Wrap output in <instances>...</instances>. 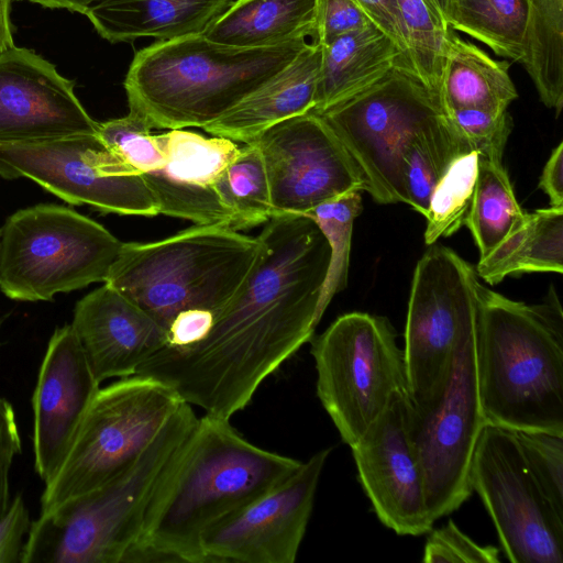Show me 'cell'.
Segmentation results:
<instances>
[{
  "label": "cell",
  "mask_w": 563,
  "mask_h": 563,
  "mask_svg": "<svg viewBox=\"0 0 563 563\" xmlns=\"http://www.w3.org/2000/svg\"><path fill=\"white\" fill-rule=\"evenodd\" d=\"M475 357L485 424L563 437V316L481 285Z\"/></svg>",
  "instance_id": "cell-3"
},
{
  "label": "cell",
  "mask_w": 563,
  "mask_h": 563,
  "mask_svg": "<svg viewBox=\"0 0 563 563\" xmlns=\"http://www.w3.org/2000/svg\"><path fill=\"white\" fill-rule=\"evenodd\" d=\"M263 250L260 236L227 225L196 224L161 241L122 243L104 284L167 331L185 310H210L217 317L241 289Z\"/></svg>",
  "instance_id": "cell-6"
},
{
  "label": "cell",
  "mask_w": 563,
  "mask_h": 563,
  "mask_svg": "<svg viewBox=\"0 0 563 563\" xmlns=\"http://www.w3.org/2000/svg\"><path fill=\"white\" fill-rule=\"evenodd\" d=\"M0 176L33 180L74 206L123 216L159 214L143 175L112 154L97 134L1 145Z\"/></svg>",
  "instance_id": "cell-14"
},
{
  "label": "cell",
  "mask_w": 563,
  "mask_h": 563,
  "mask_svg": "<svg viewBox=\"0 0 563 563\" xmlns=\"http://www.w3.org/2000/svg\"><path fill=\"white\" fill-rule=\"evenodd\" d=\"M10 4L11 0H0V53L14 47Z\"/></svg>",
  "instance_id": "cell-46"
},
{
  "label": "cell",
  "mask_w": 563,
  "mask_h": 563,
  "mask_svg": "<svg viewBox=\"0 0 563 563\" xmlns=\"http://www.w3.org/2000/svg\"><path fill=\"white\" fill-rule=\"evenodd\" d=\"M361 211V191L355 190L303 213L316 222L330 246V263L317 309L318 321L332 298L347 285L353 223Z\"/></svg>",
  "instance_id": "cell-34"
},
{
  "label": "cell",
  "mask_w": 563,
  "mask_h": 563,
  "mask_svg": "<svg viewBox=\"0 0 563 563\" xmlns=\"http://www.w3.org/2000/svg\"><path fill=\"white\" fill-rule=\"evenodd\" d=\"M357 1L367 11L375 24L396 42L404 55L407 68L411 70L407 56L405 30L398 12L396 0Z\"/></svg>",
  "instance_id": "cell-44"
},
{
  "label": "cell",
  "mask_w": 563,
  "mask_h": 563,
  "mask_svg": "<svg viewBox=\"0 0 563 563\" xmlns=\"http://www.w3.org/2000/svg\"><path fill=\"white\" fill-rule=\"evenodd\" d=\"M252 142L264 159L274 216L303 214L328 200L365 190L361 169L312 111L269 128Z\"/></svg>",
  "instance_id": "cell-15"
},
{
  "label": "cell",
  "mask_w": 563,
  "mask_h": 563,
  "mask_svg": "<svg viewBox=\"0 0 563 563\" xmlns=\"http://www.w3.org/2000/svg\"><path fill=\"white\" fill-rule=\"evenodd\" d=\"M70 325L100 384L135 375L167 344V331L151 314L104 283L77 301Z\"/></svg>",
  "instance_id": "cell-21"
},
{
  "label": "cell",
  "mask_w": 563,
  "mask_h": 563,
  "mask_svg": "<svg viewBox=\"0 0 563 563\" xmlns=\"http://www.w3.org/2000/svg\"><path fill=\"white\" fill-rule=\"evenodd\" d=\"M405 30L411 70L438 96L450 35L453 30L427 0H396Z\"/></svg>",
  "instance_id": "cell-33"
},
{
  "label": "cell",
  "mask_w": 563,
  "mask_h": 563,
  "mask_svg": "<svg viewBox=\"0 0 563 563\" xmlns=\"http://www.w3.org/2000/svg\"><path fill=\"white\" fill-rule=\"evenodd\" d=\"M300 464L251 443L230 420L205 413L153 499L128 563H205L202 536Z\"/></svg>",
  "instance_id": "cell-2"
},
{
  "label": "cell",
  "mask_w": 563,
  "mask_h": 563,
  "mask_svg": "<svg viewBox=\"0 0 563 563\" xmlns=\"http://www.w3.org/2000/svg\"><path fill=\"white\" fill-rule=\"evenodd\" d=\"M503 162L478 156L473 198L464 220L479 251L487 256L526 219Z\"/></svg>",
  "instance_id": "cell-30"
},
{
  "label": "cell",
  "mask_w": 563,
  "mask_h": 563,
  "mask_svg": "<svg viewBox=\"0 0 563 563\" xmlns=\"http://www.w3.org/2000/svg\"><path fill=\"white\" fill-rule=\"evenodd\" d=\"M99 389L71 325L56 328L32 397L34 468L44 484L63 465Z\"/></svg>",
  "instance_id": "cell-19"
},
{
  "label": "cell",
  "mask_w": 563,
  "mask_h": 563,
  "mask_svg": "<svg viewBox=\"0 0 563 563\" xmlns=\"http://www.w3.org/2000/svg\"><path fill=\"white\" fill-rule=\"evenodd\" d=\"M512 432L543 494L563 515V437L542 431Z\"/></svg>",
  "instance_id": "cell-37"
},
{
  "label": "cell",
  "mask_w": 563,
  "mask_h": 563,
  "mask_svg": "<svg viewBox=\"0 0 563 563\" xmlns=\"http://www.w3.org/2000/svg\"><path fill=\"white\" fill-rule=\"evenodd\" d=\"M444 114L454 131L478 156L503 162L504 150L512 129L508 111L460 109Z\"/></svg>",
  "instance_id": "cell-38"
},
{
  "label": "cell",
  "mask_w": 563,
  "mask_h": 563,
  "mask_svg": "<svg viewBox=\"0 0 563 563\" xmlns=\"http://www.w3.org/2000/svg\"><path fill=\"white\" fill-rule=\"evenodd\" d=\"M122 243L77 211L41 203L11 214L0 230V290L20 301L104 283Z\"/></svg>",
  "instance_id": "cell-7"
},
{
  "label": "cell",
  "mask_w": 563,
  "mask_h": 563,
  "mask_svg": "<svg viewBox=\"0 0 563 563\" xmlns=\"http://www.w3.org/2000/svg\"><path fill=\"white\" fill-rule=\"evenodd\" d=\"M233 0H99L88 16L99 35L111 43L141 37L169 41L203 34Z\"/></svg>",
  "instance_id": "cell-23"
},
{
  "label": "cell",
  "mask_w": 563,
  "mask_h": 563,
  "mask_svg": "<svg viewBox=\"0 0 563 563\" xmlns=\"http://www.w3.org/2000/svg\"><path fill=\"white\" fill-rule=\"evenodd\" d=\"M448 25L488 46L497 56L522 63L526 55L527 0H450Z\"/></svg>",
  "instance_id": "cell-29"
},
{
  "label": "cell",
  "mask_w": 563,
  "mask_h": 563,
  "mask_svg": "<svg viewBox=\"0 0 563 563\" xmlns=\"http://www.w3.org/2000/svg\"><path fill=\"white\" fill-rule=\"evenodd\" d=\"M317 114L361 169L365 191L380 205L402 202L401 152L418 133L445 118L438 96L399 65L367 89Z\"/></svg>",
  "instance_id": "cell-10"
},
{
  "label": "cell",
  "mask_w": 563,
  "mask_h": 563,
  "mask_svg": "<svg viewBox=\"0 0 563 563\" xmlns=\"http://www.w3.org/2000/svg\"><path fill=\"white\" fill-rule=\"evenodd\" d=\"M509 68L508 60L492 58L453 31L438 88L443 112L460 109L507 111L518 98Z\"/></svg>",
  "instance_id": "cell-25"
},
{
  "label": "cell",
  "mask_w": 563,
  "mask_h": 563,
  "mask_svg": "<svg viewBox=\"0 0 563 563\" xmlns=\"http://www.w3.org/2000/svg\"><path fill=\"white\" fill-rule=\"evenodd\" d=\"M563 271V207L527 213L523 223L487 256L476 274L489 285L523 273Z\"/></svg>",
  "instance_id": "cell-27"
},
{
  "label": "cell",
  "mask_w": 563,
  "mask_h": 563,
  "mask_svg": "<svg viewBox=\"0 0 563 563\" xmlns=\"http://www.w3.org/2000/svg\"><path fill=\"white\" fill-rule=\"evenodd\" d=\"M317 0H235L205 31L221 44L266 47L311 36Z\"/></svg>",
  "instance_id": "cell-26"
},
{
  "label": "cell",
  "mask_w": 563,
  "mask_h": 563,
  "mask_svg": "<svg viewBox=\"0 0 563 563\" xmlns=\"http://www.w3.org/2000/svg\"><path fill=\"white\" fill-rule=\"evenodd\" d=\"M481 285L475 268L446 246L432 245L418 261L402 350L412 405L443 389L460 341L476 325Z\"/></svg>",
  "instance_id": "cell-11"
},
{
  "label": "cell",
  "mask_w": 563,
  "mask_h": 563,
  "mask_svg": "<svg viewBox=\"0 0 563 563\" xmlns=\"http://www.w3.org/2000/svg\"><path fill=\"white\" fill-rule=\"evenodd\" d=\"M38 3L45 8L66 9L74 12L86 14L91 5L99 0H27Z\"/></svg>",
  "instance_id": "cell-47"
},
{
  "label": "cell",
  "mask_w": 563,
  "mask_h": 563,
  "mask_svg": "<svg viewBox=\"0 0 563 563\" xmlns=\"http://www.w3.org/2000/svg\"><path fill=\"white\" fill-rule=\"evenodd\" d=\"M441 18L446 22L450 0H427ZM448 24V23H446Z\"/></svg>",
  "instance_id": "cell-48"
},
{
  "label": "cell",
  "mask_w": 563,
  "mask_h": 563,
  "mask_svg": "<svg viewBox=\"0 0 563 563\" xmlns=\"http://www.w3.org/2000/svg\"><path fill=\"white\" fill-rule=\"evenodd\" d=\"M539 188L549 197L551 207H563V143L561 142L547 161Z\"/></svg>",
  "instance_id": "cell-45"
},
{
  "label": "cell",
  "mask_w": 563,
  "mask_h": 563,
  "mask_svg": "<svg viewBox=\"0 0 563 563\" xmlns=\"http://www.w3.org/2000/svg\"><path fill=\"white\" fill-rule=\"evenodd\" d=\"M74 87L31 49L14 46L0 53V146L96 135L99 123Z\"/></svg>",
  "instance_id": "cell-18"
},
{
  "label": "cell",
  "mask_w": 563,
  "mask_h": 563,
  "mask_svg": "<svg viewBox=\"0 0 563 563\" xmlns=\"http://www.w3.org/2000/svg\"><path fill=\"white\" fill-rule=\"evenodd\" d=\"M197 421L184 401L125 471L40 515L32 521L22 563H128L147 510Z\"/></svg>",
  "instance_id": "cell-5"
},
{
  "label": "cell",
  "mask_w": 563,
  "mask_h": 563,
  "mask_svg": "<svg viewBox=\"0 0 563 563\" xmlns=\"http://www.w3.org/2000/svg\"><path fill=\"white\" fill-rule=\"evenodd\" d=\"M4 319H5V317H3L2 319H0V327H1V324H2V322H3V320H4Z\"/></svg>",
  "instance_id": "cell-49"
},
{
  "label": "cell",
  "mask_w": 563,
  "mask_h": 563,
  "mask_svg": "<svg viewBox=\"0 0 563 563\" xmlns=\"http://www.w3.org/2000/svg\"><path fill=\"white\" fill-rule=\"evenodd\" d=\"M476 325L460 341L441 393L424 405L409 399L408 427L421 463L433 521L465 503L474 449L485 426L477 389Z\"/></svg>",
  "instance_id": "cell-12"
},
{
  "label": "cell",
  "mask_w": 563,
  "mask_h": 563,
  "mask_svg": "<svg viewBox=\"0 0 563 563\" xmlns=\"http://www.w3.org/2000/svg\"><path fill=\"white\" fill-rule=\"evenodd\" d=\"M529 25L522 65L542 103L563 108V0H527Z\"/></svg>",
  "instance_id": "cell-31"
},
{
  "label": "cell",
  "mask_w": 563,
  "mask_h": 563,
  "mask_svg": "<svg viewBox=\"0 0 563 563\" xmlns=\"http://www.w3.org/2000/svg\"><path fill=\"white\" fill-rule=\"evenodd\" d=\"M258 236L264 243L260 258L207 336L185 347L164 346L135 374L227 420L312 340L330 263L325 236L305 214L273 216Z\"/></svg>",
  "instance_id": "cell-1"
},
{
  "label": "cell",
  "mask_w": 563,
  "mask_h": 563,
  "mask_svg": "<svg viewBox=\"0 0 563 563\" xmlns=\"http://www.w3.org/2000/svg\"><path fill=\"white\" fill-rule=\"evenodd\" d=\"M385 317L350 312L311 341L317 395L352 448L399 395H409L404 351Z\"/></svg>",
  "instance_id": "cell-9"
},
{
  "label": "cell",
  "mask_w": 563,
  "mask_h": 563,
  "mask_svg": "<svg viewBox=\"0 0 563 563\" xmlns=\"http://www.w3.org/2000/svg\"><path fill=\"white\" fill-rule=\"evenodd\" d=\"M216 313L205 309H189L179 312L167 329V344L185 347L202 341L210 332Z\"/></svg>",
  "instance_id": "cell-43"
},
{
  "label": "cell",
  "mask_w": 563,
  "mask_h": 563,
  "mask_svg": "<svg viewBox=\"0 0 563 563\" xmlns=\"http://www.w3.org/2000/svg\"><path fill=\"white\" fill-rule=\"evenodd\" d=\"M306 38L266 47L194 34L135 53L124 79L129 112L151 129L203 128L284 70Z\"/></svg>",
  "instance_id": "cell-4"
},
{
  "label": "cell",
  "mask_w": 563,
  "mask_h": 563,
  "mask_svg": "<svg viewBox=\"0 0 563 563\" xmlns=\"http://www.w3.org/2000/svg\"><path fill=\"white\" fill-rule=\"evenodd\" d=\"M472 152L446 117L418 133L399 157L398 177L402 202L421 213L429 211L432 192L451 163Z\"/></svg>",
  "instance_id": "cell-28"
},
{
  "label": "cell",
  "mask_w": 563,
  "mask_h": 563,
  "mask_svg": "<svg viewBox=\"0 0 563 563\" xmlns=\"http://www.w3.org/2000/svg\"><path fill=\"white\" fill-rule=\"evenodd\" d=\"M158 136L165 164L143 177L159 213L198 225L219 224L233 229V218L220 202L216 184L240 146L225 137H207L183 129Z\"/></svg>",
  "instance_id": "cell-20"
},
{
  "label": "cell",
  "mask_w": 563,
  "mask_h": 563,
  "mask_svg": "<svg viewBox=\"0 0 563 563\" xmlns=\"http://www.w3.org/2000/svg\"><path fill=\"white\" fill-rule=\"evenodd\" d=\"M422 561L498 563L500 559L498 548L476 543L462 532L453 520H449L443 527L429 532Z\"/></svg>",
  "instance_id": "cell-39"
},
{
  "label": "cell",
  "mask_w": 563,
  "mask_h": 563,
  "mask_svg": "<svg viewBox=\"0 0 563 563\" xmlns=\"http://www.w3.org/2000/svg\"><path fill=\"white\" fill-rule=\"evenodd\" d=\"M137 115L99 123L97 136L103 145L134 172L144 175L165 164V153L158 134Z\"/></svg>",
  "instance_id": "cell-36"
},
{
  "label": "cell",
  "mask_w": 563,
  "mask_h": 563,
  "mask_svg": "<svg viewBox=\"0 0 563 563\" xmlns=\"http://www.w3.org/2000/svg\"><path fill=\"white\" fill-rule=\"evenodd\" d=\"M512 563H563V515L531 474L512 431L485 424L470 471Z\"/></svg>",
  "instance_id": "cell-13"
},
{
  "label": "cell",
  "mask_w": 563,
  "mask_h": 563,
  "mask_svg": "<svg viewBox=\"0 0 563 563\" xmlns=\"http://www.w3.org/2000/svg\"><path fill=\"white\" fill-rule=\"evenodd\" d=\"M216 191L233 218L234 230L265 223L274 216L264 159L254 142L240 147L219 176Z\"/></svg>",
  "instance_id": "cell-32"
},
{
  "label": "cell",
  "mask_w": 563,
  "mask_h": 563,
  "mask_svg": "<svg viewBox=\"0 0 563 563\" xmlns=\"http://www.w3.org/2000/svg\"><path fill=\"white\" fill-rule=\"evenodd\" d=\"M375 23L357 0H317L312 43L325 45Z\"/></svg>",
  "instance_id": "cell-40"
},
{
  "label": "cell",
  "mask_w": 563,
  "mask_h": 563,
  "mask_svg": "<svg viewBox=\"0 0 563 563\" xmlns=\"http://www.w3.org/2000/svg\"><path fill=\"white\" fill-rule=\"evenodd\" d=\"M22 452L16 416L11 402L0 395V519L11 504L10 474L14 459Z\"/></svg>",
  "instance_id": "cell-41"
},
{
  "label": "cell",
  "mask_w": 563,
  "mask_h": 563,
  "mask_svg": "<svg viewBox=\"0 0 563 563\" xmlns=\"http://www.w3.org/2000/svg\"><path fill=\"white\" fill-rule=\"evenodd\" d=\"M321 46L307 44L279 74L202 129L243 144L269 128L313 109Z\"/></svg>",
  "instance_id": "cell-22"
},
{
  "label": "cell",
  "mask_w": 563,
  "mask_h": 563,
  "mask_svg": "<svg viewBox=\"0 0 563 563\" xmlns=\"http://www.w3.org/2000/svg\"><path fill=\"white\" fill-rule=\"evenodd\" d=\"M331 449L314 453L278 485L212 526L205 563H294Z\"/></svg>",
  "instance_id": "cell-16"
},
{
  "label": "cell",
  "mask_w": 563,
  "mask_h": 563,
  "mask_svg": "<svg viewBox=\"0 0 563 563\" xmlns=\"http://www.w3.org/2000/svg\"><path fill=\"white\" fill-rule=\"evenodd\" d=\"M409 395L397 396L351 448L357 478L379 521L399 536L433 529L424 474L409 434Z\"/></svg>",
  "instance_id": "cell-17"
},
{
  "label": "cell",
  "mask_w": 563,
  "mask_h": 563,
  "mask_svg": "<svg viewBox=\"0 0 563 563\" xmlns=\"http://www.w3.org/2000/svg\"><path fill=\"white\" fill-rule=\"evenodd\" d=\"M184 401L164 383L132 375L99 389L41 511L95 490L131 466Z\"/></svg>",
  "instance_id": "cell-8"
},
{
  "label": "cell",
  "mask_w": 563,
  "mask_h": 563,
  "mask_svg": "<svg viewBox=\"0 0 563 563\" xmlns=\"http://www.w3.org/2000/svg\"><path fill=\"white\" fill-rule=\"evenodd\" d=\"M32 521L22 494H15L0 519V563H22Z\"/></svg>",
  "instance_id": "cell-42"
},
{
  "label": "cell",
  "mask_w": 563,
  "mask_h": 563,
  "mask_svg": "<svg viewBox=\"0 0 563 563\" xmlns=\"http://www.w3.org/2000/svg\"><path fill=\"white\" fill-rule=\"evenodd\" d=\"M478 170V153L457 156L435 186L426 217L424 242L433 244L462 225L470 209Z\"/></svg>",
  "instance_id": "cell-35"
},
{
  "label": "cell",
  "mask_w": 563,
  "mask_h": 563,
  "mask_svg": "<svg viewBox=\"0 0 563 563\" xmlns=\"http://www.w3.org/2000/svg\"><path fill=\"white\" fill-rule=\"evenodd\" d=\"M395 65L407 68L396 42L375 23L322 45L311 111L321 113L362 92Z\"/></svg>",
  "instance_id": "cell-24"
}]
</instances>
